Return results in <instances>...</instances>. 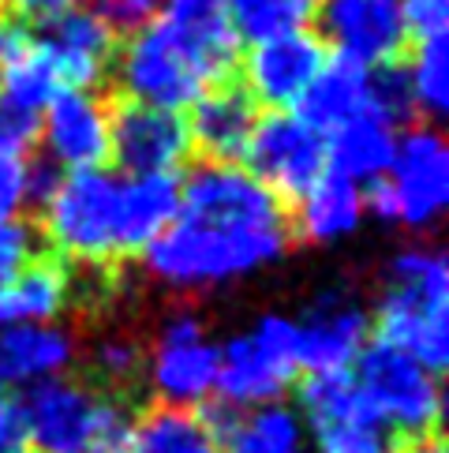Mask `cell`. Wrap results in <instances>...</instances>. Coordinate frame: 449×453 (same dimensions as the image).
Masks as SVG:
<instances>
[{
  "label": "cell",
  "mask_w": 449,
  "mask_h": 453,
  "mask_svg": "<svg viewBox=\"0 0 449 453\" xmlns=\"http://www.w3.org/2000/svg\"><path fill=\"white\" fill-rule=\"evenodd\" d=\"M293 244L281 199L247 169L206 161L180 184V206L142 251L147 270L172 288H206L247 278Z\"/></svg>",
  "instance_id": "obj_1"
},
{
  "label": "cell",
  "mask_w": 449,
  "mask_h": 453,
  "mask_svg": "<svg viewBox=\"0 0 449 453\" xmlns=\"http://www.w3.org/2000/svg\"><path fill=\"white\" fill-rule=\"evenodd\" d=\"M378 330L393 349L438 375L449 360V266L442 251L412 248L386 266Z\"/></svg>",
  "instance_id": "obj_2"
},
{
  "label": "cell",
  "mask_w": 449,
  "mask_h": 453,
  "mask_svg": "<svg viewBox=\"0 0 449 453\" xmlns=\"http://www.w3.org/2000/svg\"><path fill=\"white\" fill-rule=\"evenodd\" d=\"M42 236L75 266H117L124 248V180L102 169L64 173L42 199Z\"/></svg>",
  "instance_id": "obj_3"
},
{
  "label": "cell",
  "mask_w": 449,
  "mask_h": 453,
  "mask_svg": "<svg viewBox=\"0 0 449 453\" xmlns=\"http://www.w3.org/2000/svg\"><path fill=\"white\" fill-rule=\"evenodd\" d=\"M19 409L34 453H98L132 439V401L83 379H45Z\"/></svg>",
  "instance_id": "obj_4"
},
{
  "label": "cell",
  "mask_w": 449,
  "mask_h": 453,
  "mask_svg": "<svg viewBox=\"0 0 449 453\" xmlns=\"http://www.w3.org/2000/svg\"><path fill=\"white\" fill-rule=\"evenodd\" d=\"M112 68H117L120 102H139L172 112L195 105L199 94H206L214 83H224L210 68V60L157 15L120 45Z\"/></svg>",
  "instance_id": "obj_5"
},
{
  "label": "cell",
  "mask_w": 449,
  "mask_h": 453,
  "mask_svg": "<svg viewBox=\"0 0 449 453\" xmlns=\"http://www.w3.org/2000/svg\"><path fill=\"white\" fill-rule=\"evenodd\" d=\"M378 218L423 229L449 203V147L435 127H408L397 139L393 165L363 199Z\"/></svg>",
  "instance_id": "obj_6"
},
{
  "label": "cell",
  "mask_w": 449,
  "mask_h": 453,
  "mask_svg": "<svg viewBox=\"0 0 449 453\" xmlns=\"http://www.w3.org/2000/svg\"><path fill=\"white\" fill-rule=\"evenodd\" d=\"M296 375H300V352H296L293 319L263 315L251 334L232 337L224 349H217L214 390L229 409H251V404L278 401Z\"/></svg>",
  "instance_id": "obj_7"
},
{
  "label": "cell",
  "mask_w": 449,
  "mask_h": 453,
  "mask_svg": "<svg viewBox=\"0 0 449 453\" xmlns=\"http://www.w3.org/2000/svg\"><path fill=\"white\" fill-rule=\"evenodd\" d=\"M356 360L360 367L352 379H356L360 394L367 397V404L375 409L382 424L405 431L408 439L438 431L442 394H438V379L423 364H415L412 356L386 342L363 345Z\"/></svg>",
  "instance_id": "obj_8"
},
{
  "label": "cell",
  "mask_w": 449,
  "mask_h": 453,
  "mask_svg": "<svg viewBox=\"0 0 449 453\" xmlns=\"http://www.w3.org/2000/svg\"><path fill=\"white\" fill-rule=\"evenodd\" d=\"M311 442L318 453H393L390 427L360 394L348 371H315L300 390Z\"/></svg>",
  "instance_id": "obj_9"
},
{
  "label": "cell",
  "mask_w": 449,
  "mask_h": 453,
  "mask_svg": "<svg viewBox=\"0 0 449 453\" xmlns=\"http://www.w3.org/2000/svg\"><path fill=\"white\" fill-rule=\"evenodd\" d=\"M244 157L251 165L247 173L278 199H300L326 173V135H318L296 112L278 109L259 117Z\"/></svg>",
  "instance_id": "obj_10"
},
{
  "label": "cell",
  "mask_w": 449,
  "mask_h": 453,
  "mask_svg": "<svg viewBox=\"0 0 449 453\" xmlns=\"http://www.w3.org/2000/svg\"><path fill=\"white\" fill-rule=\"evenodd\" d=\"M187 117L139 102H109V157L127 176H176L191 157Z\"/></svg>",
  "instance_id": "obj_11"
},
{
  "label": "cell",
  "mask_w": 449,
  "mask_h": 453,
  "mask_svg": "<svg viewBox=\"0 0 449 453\" xmlns=\"http://www.w3.org/2000/svg\"><path fill=\"white\" fill-rule=\"evenodd\" d=\"M318 23L333 57L363 68H390L408 45V23L400 0H318Z\"/></svg>",
  "instance_id": "obj_12"
},
{
  "label": "cell",
  "mask_w": 449,
  "mask_h": 453,
  "mask_svg": "<svg viewBox=\"0 0 449 453\" xmlns=\"http://www.w3.org/2000/svg\"><path fill=\"white\" fill-rule=\"evenodd\" d=\"M147 382L157 404H169V409H187L214 394L217 345L206 342L199 319L176 315L165 322L147 360Z\"/></svg>",
  "instance_id": "obj_13"
},
{
  "label": "cell",
  "mask_w": 449,
  "mask_h": 453,
  "mask_svg": "<svg viewBox=\"0 0 449 453\" xmlns=\"http://www.w3.org/2000/svg\"><path fill=\"white\" fill-rule=\"evenodd\" d=\"M42 57L49 60L64 90H94L117 64L120 35L98 12L72 8L34 30Z\"/></svg>",
  "instance_id": "obj_14"
},
{
  "label": "cell",
  "mask_w": 449,
  "mask_h": 453,
  "mask_svg": "<svg viewBox=\"0 0 449 453\" xmlns=\"http://www.w3.org/2000/svg\"><path fill=\"white\" fill-rule=\"evenodd\" d=\"M38 139L53 169H102L109 157V102L94 90H64L38 117Z\"/></svg>",
  "instance_id": "obj_15"
},
{
  "label": "cell",
  "mask_w": 449,
  "mask_h": 453,
  "mask_svg": "<svg viewBox=\"0 0 449 453\" xmlns=\"http://www.w3.org/2000/svg\"><path fill=\"white\" fill-rule=\"evenodd\" d=\"M326 45L315 38L311 30H293V35H278L266 42H255L244 60V90L255 102L266 105H296L311 79L323 72Z\"/></svg>",
  "instance_id": "obj_16"
},
{
  "label": "cell",
  "mask_w": 449,
  "mask_h": 453,
  "mask_svg": "<svg viewBox=\"0 0 449 453\" xmlns=\"http://www.w3.org/2000/svg\"><path fill=\"white\" fill-rule=\"evenodd\" d=\"M293 326L300 367L315 375V371H348V364L367 345L371 319L356 300L341 293H323L300 319H293Z\"/></svg>",
  "instance_id": "obj_17"
},
{
  "label": "cell",
  "mask_w": 449,
  "mask_h": 453,
  "mask_svg": "<svg viewBox=\"0 0 449 453\" xmlns=\"http://www.w3.org/2000/svg\"><path fill=\"white\" fill-rule=\"evenodd\" d=\"M255 124H259L255 98L240 79H224V83H214L195 98V109H191L187 120L191 147H199L214 165H232V161L244 157Z\"/></svg>",
  "instance_id": "obj_18"
},
{
  "label": "cell",
  "mask_w": 449,
  "mask_h": 453,
  "mask_svg": "<svg viewBox=\"0 0 449 453\" xmlns=\"http://www.w3.org/2000/svg\"><path fill=\"white\" fill-rule=\"evenodd\" d=\"M296 117L311 124L318 135H330L333 127L356 117H375V68L345 57H326L323 72L296 102Z\"/></svg>",
  "instance_id": "obj_19"
},
{
  "label": "cell",
  "mask_w": 449,
  "mask_h": 453,
  "mask_svg": "<svg viewBox=\"0 0 449 453\" xmlns=\"http://www.w3.org/2000/svg\"><path fill=\"white\" fill-rule=\"evenodd\" d=\"M202 419L214 431L221 453H308L303 419L281 401L251 404V409L221 404Z\"/></svg>",
  "instance_id": "obj_20"
},
{
  "label": "cell",
  "mask_w": 449,
  "mask_h": 453,
  "mask_svg": "<svg viewBox=\"0 0 449 453\" xmlns=\"http://www.w3.org/2000/svg\"><path fill=\"white\" fill-rule=\"evenodd\" d=\"M72 303V270L60 255L45 251L8 285H0V330L45 326Z\"/></svg>",
  "instance_id": "obj_21"
},
{
  "label": "cell",
  "mask_w": 449,
  "mask_h": 453,
  "mask_svg": "<svg viewBox=\"0 0 449 453\" xmlns=\"http://www.w3.org/2000/svg\"><path fill=\"white\" fill-rule=\"evenodd\" d=\"M75 360V342L57 326L0 330V386H38L60 379Z\"/></svg>",
  "instance_id": "obj_22"
},
{
  "label": "cell",
  "mask_w": 449,
  "mask_h": 453,
  "mask_svg": "<svg viewBox=\"0 0 449 453\" xmlns=\"http://www.w3.org/2000/svg\"><path fill=\"white\" fill-rule=\"evenodd\" d=\"M397 154V127L378 117H356L326 135V169L352 184H375L390 173Z\"/></svg>",
  "instance_id": "obj_23"
},
{
  "label": "cell",
  "mask_w": 449,
  "mask_h": 453,
  "mask_svg": "<svg viewBox=\"0 0 449 453\" xmlns=\"http://www.w3.org/2000/svg\"><path fill=\"white\" fill-rule=\"evenodd\" d=\"M296 203L300 210L293 221V236L308 240V244H333V240L348 236L363 221V210H367L360 184H352L330 169Z\"/></svg>",
  "instance_id": "obj_24"
},
{
  "label": "cell",
  "mask_w": 449,
  "mask_h": 453,
  "mask_svg": "<svg viewBox=\"0 0 449 453\" xmlns=\"http://www.w3.org/2000/svg\"><path fill=\"white\" fill-rule=\"evenodd\" d=\"M157 19H165L176 35H184L195 45L221 79H236L240 35L232 30L224 0H162Z\"/></svg>",
  "instance_id": "obj_25"
},
{
  "label": "cell",
  "mask_w": 449,
  "mask_h": 453,
  "mask_svg": "<svg viewBox=\"0 0 449 453\" xmlns=\"http://www.w3.org/2000/svg\"><path fill=\"white\" fill-rule=\"evenodd\" d=\"M180 206L176 176H127L124 180V248L127 255L147 251Z\"/></svg>",
  "instance_id": "obj_26"
},
{
  "label": "cell",
  "mask_w": 449,
  "mask_h": 453,
  "mask_svg": "<svg viewBox=\"0 0 449 453\" xmlns=\"http://www.w3.org/2000/svg\"><path fill=\"white\" fill-rule=\"evenodd\" d=\"M57 94H64V87H60L57 72L49 68V60L42 57L34 30H30V38L19 50L8 60H0V105L38 124L45 105H49Z\"/></svg>",
  "instance_id": "obj_27"
},
{
  "label": "cell",
  "mask_w": 449,
  "mask_h": 453,
  "mask_svg": "<svg viewBox=\"0 0 449 453\" xmlns=\"http://www.w3.org/2000/svg\"><path fill=\"white\" fill-rule=\"evenodd\" d=\"M127 453H221L206 419L187 409L154 404L132 427Z\"/></svg>",
  "instance_id": "obj_28"
},
{
  "label": "cell",
  "mask_w": 449,
  "mask_h": 453,
  "mask_svg": "<svg viewBox=\"0 0 449 453\" xmlns=\"http://www.w3.org/2000/svg\"><path fill=\"white\" fill-rule=\"evenodd\" d=\"M412 64L405 68L412 109L427 120H438L449 105V45L445 30L442 35H423L412 38Z\"/></svg>",
  "instance_id": "obj_29"
},
{
  "label": "cell",
  "mask_w": 449,
  "mask_h": 453,
  "mask_svg": "<svg viewBox=\"0 0 449 453\" xmlns=\"http://www.w3.org/2000/svg\"><path fill=\"white\" fill-rule=\"evenodd\" d=\"M224 8H229L232 30L240 38L266 42L303 30L315 19L318 0H224Z\"/></svg>",
  "instance_id": "obj_30"
},
{
  "label": "cell",
  "mask_w": 449,
  "mask_h": 453,
  "mask_svg": "<svg viewBox=\"0 0 449 453\" xmlns=\"http://www.w3.org/2000/svg\"><path fill=\"white\" fill-rule=\"evenodd\" d=\"M90 382L98 390L120 397V401H135L139 382L147 379V352L139 349L135 337L127 334H109L102 337L90 352Z\"/></svg>",
  "instance_id": "obj_31"
},
{
  "label": "cell",
  "mask_w": 449,
  "mask_h": 453,
  "mask_svg": "<svg viewBox=\"0 0 449 453\" xmlns=\"http://www.w3.org/2000/svg\"><path fill=\"white\" fill-rule=\"evenodd\" d=\"M45 251H49V244H45L38 225L19 221V218L8 221L4 229H0V285H8L15 273H23Z\"/></svg>",
  "instance_id": "obj_32"
},
{
  "label": "cell",
  "mask_w": 449,
  "mask_h": 453,
  "mask_svg": "<svg viewBox=\"0 0 449 453\" xmlns=\"http://www.w3.org/2000/svg\"><path fill=\"white\" fill-rule=\"evenodd\" d=\"M27 199H30V161L4 157L0 161V229L19 218Z\"/></svg>",
  "instance_id": "obj_33"
},
{
  "label": "cell",
  "mask_w": 449,
  "mask_h": 453,
  "mask_svg": "<svg viewBox=\"0 0 449 453\" xmlns=\"http://www.w3.org/2000/svg\"><path fill=\"white\" fill-rule=\"evenodd\" d=\"M94 12L117 30V35H135L139 27H147L157 12H162V0H94Z\"/></svg>",
  "instance_id": "obj_34"
},
{
  "label": "cell",
  "mask_w": 449,
  "mask_h": 453,
  "mask_svg": "<svg viewBox=\"0 0 449 453\" xmlns=\"http://www.w3.org/2000/svg\"><path fill=\"white\" fill-rule=\"evenodd\" d=\"M38 139V124L19 117V112H11L0 105V161L4 157H23L30 147H34Z\"/></svg>",
  "instance_id": "obj_35"
},
{
  "label": "cell",
  "mask_w": 449,
  "mask_h": 453,
  "mask_svg": "<svg viewBox=\"0 0 449 453\" xmlns=\"http://www.w3.org/2000/svg\"><path fill=\"white\" fill-rule=\"evenodd\" d=\"M0 453H34L27 439L23 409L4 386H0Z\"/></svg>",
  "instance_id": "obj_36"
},
{
  "label": "cell",
  "mask_w": 449,
  "mask_h": 453,
  "mask_svg": "<svg viewBox=\"0 0 449 453\" xmlns=\"http://www.w3.org/2000/svg\"><path fill=\"white\" fill-rule=\"evenodd\" d=\"M0 8H4L11 19L30 23V27H34V23L42 27V23L57 19V15L79 8V0H0Z\"/></svg>",
  "instance_id": "obj_37"
},
{
  "label": "cell",
  "mask_w": 449,
  "mask_h": 453,
  "mask_svg": "<svg viewBox=\"0 0 449 453\" xmlns=\"http://www.w3.org/2000/svg\"><path fill=\"white\" fill-rule=\"evenodd\" d=\"M400 453H449L442 434L430 431V434H415V439H408L405 446H400Z\"/></svg>",
  "instance_id": "obj_38"
},
{
  "label": "cell",
  "mask_w": 449,
  "mask_h": 453,
  "mask_svg": "<svg viewBox=\"0 0 449 453\" xmlns=\"http://www.w3.org/2000/svg\"><path fill=\"white\" fill-rule=\"evenodd\" d=\"M400 4H412V0H400Z\"/></svg>",
  "instance_id": "obj_39"
}]
</instances>
